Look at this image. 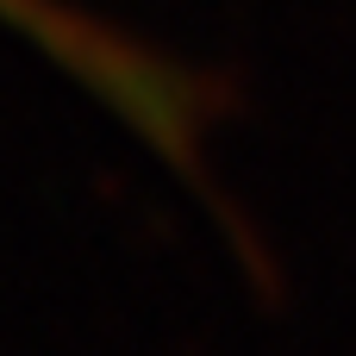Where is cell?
Here are the masks:
<instances>
[{"label": "cell", "instance_id": "cell-1", "mask_svg": "<svg viewBox=\"0 0 356 356\" xmlns=\"http://www.w3.org/2000/svg\"><path fill=\"white\" fill-rule=\"evenodd\" d=\"M6 6H19V0H6Z\"/></svg>", "mask_w": 356, "mask_h": 356}]
</instances>
